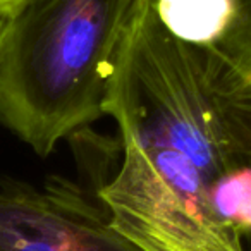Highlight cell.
Masks as SVG:
<instances>
[{"label": "cell", "instance_id": "obj_1", "mask_svg": "<svg viewBox=\"0 0 251 251\" xmlns=\"http://www.w3.org/2000/svg\"><path fill=\"white\" fill-rule=\"evenodd\" d=\"M122 164L98 191L145 251H244L251 234V67L174 38L136 0L108 84Z\"/></svg>", "mask_w": 251, "mask_h": 251}, {"label": "cell", "instance_id": "obj_2", "mask_svg": "<svg viewBox=\"0 0 251 251\" xmlns=\"http://www.w3.org/2000/svg\"><path fill=\"white\" fill-rule=\"evenodd\" d=\"M136 0H21L0 47V124L38 155L105 115Z\"/></svg>", "mask_w": 251, "mask_h": 251}, {"label": "cell", "instance_id": "obj_3", "mask_svg": "<svg viewBox=\"0 0 251 251\" xmlns=\"http://www.w3.org/2000/svg\"><path fill=\"white\" fill-rule=\"evenodd\" d=\"M0 251H145L71 184L0 189Z\"/></svg>", "mask_w": 251, "mask_h": 251}, {"label": "cell", "instance_id": "obj_4", "mask_svg": "<svg viewBox=\"0 0 251 251\" xmlns=\"http://www.w3.org/2000/svg\"><path fill=\"white\" fill-rule=\"evenodd\" d=\"M169 35L196 47H222L236 19L234 0H150Z\"/></svg>", "mask_w": 251, "mask_h": 251}, {"label": "cell", "instance_id": "obj_5", "mask_svg": "<svg viewBox=\"0 0 251 251\" xmlns=\"http://www.w3.org/2000/svg\"><path fill=\"white\" fill-rule=\"evenodd\" d=\"M234 4L236 19L220 49L251 67V0H234Z\"/></svg>", "mask_w": 251, "mask_h": 251}, {"label": "cell", "instance_id": "obj_6", "mask_svg": "<svg viewBox=\"0 0 251 251\" xmlns=\"http://www.w3.org/2000/svg\"><path fill=\"white\" fill-rule=\"evenodd\" d=\"M9 19H11V9H2V11H0V47H2L5 33H7Z\"/></svg>", "mask_w": 251, "mask_h": 251}, {"label": "cell", "instance_id": "obj_7", "mask_svg": "<svg viewBox=\"0 0 251 251\" xmlns=\"http://www.w3.org/2000/svg\"><path fill=\"white\" fill-rule=\"evenodd\" d=\"M21 0H0V11L2 9H12L14 5H18Z\"/></svg>", "mask_w": 251, "mask_h": 251}]
</instances>
